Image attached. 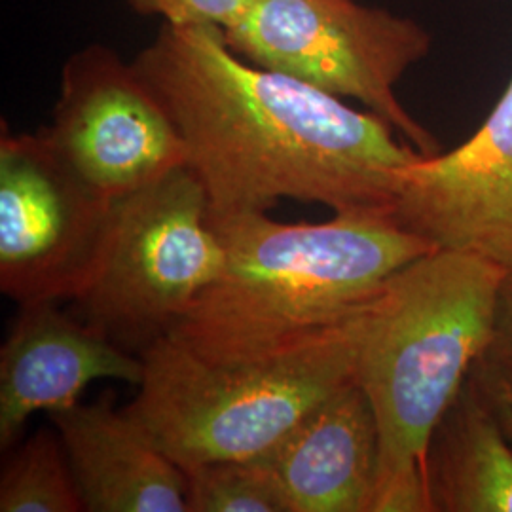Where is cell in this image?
<instances>
[{"mask_svg":"<svg viewBox=\"0 0 512 512\" xmlns=\"http://www.w3.org/2000/svg\"><path fill=\"white\" fill-rule=\"evenodd\" d=\"M183 139L213 217L283 200L389 209L421 152L384 118L236 54L220 29L162 23L133 59Z\"/></svg>","mask_w":512,"mask_h":512,"instance_id":"6da1fadb","label":"cell"},{"mask_svg":"<svg viewBox=\"0 0 512 512\" xmlns=\"http://www.w3.org/2000/svg\"><path fill=\"white\" fill-rule=\"evenodd\" d=\"M86 512H188L186 476L107 391L48 414Z\"/></svg>","mask_w":512,"mask_h":512,"instance_id":"8fae6325","label":"cell"},{"mask_svg":"<svg viewBox=\"0 0 512 512\" xmlns=\"http://www.w3.org/2000/svg\"><path fill=\"white\" fill-rule=\"evenodd\" d=\"M492 346L512 357V272L505 274L497 293Z\"/></svg>","mask_w":512,"mask_h":512,"instance_id":"ac0fdd59","label":"cell"},{"mask_svg":"<svg viewBox=\"0 0 512 512\" xmlns=\"http://www.w3.org/2000/svg\"><path fill=\"white\" fill-rule=\"evenodd\" d=\"M222 35L258 67L359 101L423 156L440 152L395 92L431 52V35L416 19L359 0H255Z\"/></svg>","mask_w":512,"mask_h":512,"instance_id":"8992f818","label":"cell"},{"mask_svg":"<svg viewBox=\"0 0 512 512\" xmlns=\"http://www.w3.org/2000/svg\"><path fill=\"white\" fill-rule=\"evenodd\" d=\"M478 395L492 408L499 425L512 442V357L495 349H486V353L476 361L469 376Z\"/></svg>","mask_w":512,"mask_h":512,"instance_id":"e0dca14e","label":"cell"},{"mask_svg":"<svg viewBox=\"0 0 512 512\" xmlns=\"http://www.w3.org/2000/svg\"><path fill=\"white\" fill-rule=\"evenodd\" d=\"M222 266L207 194L183 165L112 203L97 268L71 311L141 357L181 323Z\"/></svg>","mask_w":512,"mask_h":512,"instance_id":"5b68a950","label":"cell"},{"mask_svg":"<svg viewBox=\"0 0 512 512\" xmlns=\"http://www.w3.org/2000/svg\"><path fill=\"white\" fill-rule=\"evenodd\" d=\"M224 245L219 277L169 332L209 361L291 348L368 308L404 266L435 251L389 209L287 224L268 213L213 217Z\"/></svg>","mask_w":512,"mask_h":512,"instance_id":"7a4b0ae2","label":"cell"},{"mask_svg":"<svg viewBox=\"0 0 512 512\" xmlns=\"http://www.w3.org/2000/svg\"><path fill=\"white\" fill-rule=\"evenodd\" d=\"M366 310L245 361L203 359L167 334L141 353L143 380L124 410L183 471L262 458L319 404L355 384Z\"/></svg>","mask_w":512,"mask_h":512,"instance_id":"277c9868","label":"cell"},{"mask_svg":"<svg viewBox=\"0 0 512 512\" xmlns=\"http://www.w3.org/2000/svg\"><path fill=\"white\" fill-rule=\"evenodd\" d=\"M40 131L110 203L186 165L183 139L160 97L133 61L103 44L65 61L52 124Z\"/></svg>","mask_w":512,"mask_h":512,"instance_id":"ba28073f","label":"cell"},{"mask_svg":"<svg viewBox=\"0 0 512 512\" xmlns=\"http://www.w3.org/2000/svg\"><path fill=\"white\" fill-rule=\"evenodd\" d=\"M112 203L61 160L42 131L12 133L2 124V294L19 306L73 302L92 281Z\"/></svg>","mask_w":512,"mask_h":512,"instance_id":"52a82bcc","label":"cell"},{"mask_svg":"<svg viewBox=\"0 0 512 512\" xmlns=\"http://www.w3.org/2000/svg\"><path fill=\"white\" fill-rule=\"evenodd\" d=\"M145 18H160L175 27L230 29L247 14L255 0H124Z\"/></svg>","mask_w":512,"mask_h":512,"instance_id":"2e32d148","label":"cell"},{"mask_svg":"<svg viewBox=\"0 0 512 512\" xmlns=\"http://www.w3.org/2000/svg\"><path fill=\"white\" fill-rule=\"evenodd\" d=\"M505 274L480 256L435 249L393 275L368 306L355 382L380 431L370 512H433L429 446L494 342Z\"/></svg>","mask_w":512,"mask_h":512,"instance_id":"3957f363","label":"cell"},{"mask_svg":"<svg viewBox=\"0 0 512 512\" xmlns=\"http://www.w3.org/2000/svg\"><path fill=\"white\" fill-rule=\"evenodd\" d=\"M143 359L59 302L19 306L0 349V448L12 450L37 412L80 403L97 380L139 385Z\"/></svg>","mask_w":512,"mask_h":512,"instance_id":"30bf717a","label":"cell"},{"mask_svg":"<svg viewBox=\"0 0 512 512\" xmlns=\"http://www.w3.org/2000/svg\"><path fill=\"white\" fill-rule=\"evenodd\" d=\"M437 512H512V442L471 380L440 421L427 454Z\"/></svg>","mask_w":512,"mask_h":512,"instance_id":"4fadbf2b","label":"cell"},{"mask_svg":"<svg viewBox=\"0 0 512 512\" xmlns=\"http://www.w3.org/2000/svg\"><path fill=\"white\" fill-rule=\"evenodd\" d=\"M84 501L57 431L12 448L0 475V512H82Z\"/></svg>","mask_w":512,"mask_h":512,"instance_id":"5bb4252c","label":"cell"},{"mask_svg":"<svg viewBox=\"0 0 512 512\" xmlns=\"http://www.w3.org/2000/svg\"><path fill=\"white\" fill-rule=\"evenodd\" d=\"M391 213L435 249L512 272V80L471 139L401 169Z\"/></svg>","mask_w":512,"mask_h":512,"instance_id":"9c48e42d","label":"cell"},{"mask_svg":"<svg viewBox=\"0 0 512 512\" xmlns=\"http://www.w3.org/2000/svg\"><path fill=\"white\" fill-rule=\"evenodd\" d=\"M262 459L291 512H370L380 431L365 391L357 382L336 391Z\"/></svg>","mask_w":512,"mask_h":512,"instance_id":"7c38bea8","label":"cell"},{"mask_svg":"<svg viewBox=\"0 0 512 512\" xmlns=\"http://www.w3.org/2000/svg\"><path fill=\"white\" fill-rule=\"evenodd\" d=\"M188 512H291L262 458L209 461L184 469Z\"/></svg>","mask_w":512,"mask_h":512,"instance_id":"9a60e30c","label":"cell"}]
</instances>
